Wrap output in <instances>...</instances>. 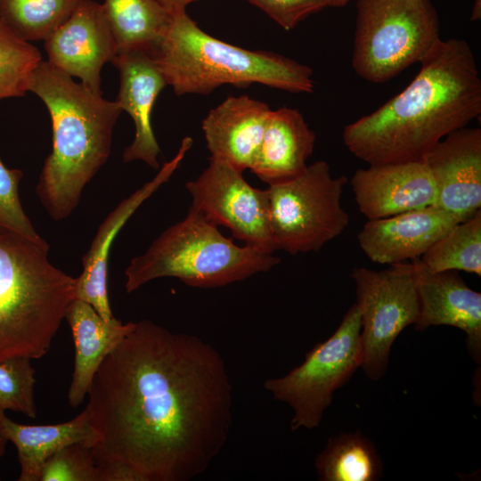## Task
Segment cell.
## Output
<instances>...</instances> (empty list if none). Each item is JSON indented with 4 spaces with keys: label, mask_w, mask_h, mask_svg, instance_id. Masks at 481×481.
<instances>
[{
    "label": "cell",
    "mask_w": 481,
    "mask_h": 481,
    "mask_svg": "<svg viewBox=\"0 0 481 481\" xmlns=\"http://www.w3.org/2000/svg\"><path fill=\"white\" fill-rule=\"evenodd\" d=\"M39 481H102L92 448L76 443L66 445L44 463Z\"/></svg>",
    "instance_id": "cell-29"
},
{
    "label": "cell",
    "mask_w": 481,
    "mask_h": 481,
    "mask_svg": "<svg viewBox=\"0 0 481 481\" xmlns=\"http://www.w3.org/2000/svg\"><path fill=\"white\" fill-rule=\"evenodd\" d=\"M351 185L368 220L436 205V188L424 161L370 165L357 169Z\"/></svg>",
    "instance_id": "cell-15"
},
{
    "label": "cell",
    "mask_w": 481,
    "mask_h": 481,
    "mask_svg": "<svg viewBox=\"0 0 481 481\" xmlns=\"http://www.w3.org/2000/svg\"><path fill=\"white\" fill-rule=\"evenodd\" d=\"M439 39L430 0H357L352 66L362 78L384 83L420 62Z\"/></svg>",
    "instance_id": "cell-7"
},
{
    "label": "cell",
    "mask_w": 481,
    "mask_h": 481,
    "mask_svg": "<svg viewBox=\"0 0 481 481\" xmlns=\"http://www.w3.org/2000/svg\"><path fill=\"white\" fill-rule=\"evenodd\" d=\"M362 361L361 318L355 304L336 331L313 347L300 365L285 376L266 379L264 387L293 410L292 431L313 429L320 425L334 391L349 380Z\"/></svg>",
    "instance_id": "cell-9"
},
{
    "label": "cell",
    "mask_w": 481,
    "mask_h": 481,
    "mask_svg": "<svg viewBox=\"0 0 481 481\" xmlns=\"http://www.w3.org/2000/svg\"><path fill=\"white\" fill-rule=\"evenodd\" d=\"M49 245L0 229V361L50 349L76 278L51 264Z\"/></svg>",
    "instance_id": "cell-5"
},
{
    "label": "cell",
    "mask_w": 481,
    "mask_h": 481,
    "mask_svg": "<svg viewBox=\"0 0 481 481\" xmlns=\"http://www.w3.org/2000/svg\"><path fill=\"white\" fill-rule=\"evenodd\" d=\"M119 71L120 86L116 102L134 120V141L123 151V161L142 160L159 169L161 152L151 126V111L167 82L152 55L145 51L116 54L111 61Z\"/></svg>",
    "instance_id": "cell-18"
},
{
    "label": "cell",
    "mask_w": 481,
    "mask_h": 481,
    "mask_svg": "<svg viewBox=\"0 0 481 481\" xmlns=\"http://www.w3.org/2000/svg\"><path fill=\"white\" fill-rule=\"evenodd\" d=\"M175 94H208L223 85L257 83L291 92L312 93L313 70L283 55L247 50L216 38L185 11L171 22L151 53Z\"/></svg>",
    "instance_id": "cell-4"
},
{
    "label": "cell",
    "mask_w": 481,
    "mask_h": 481,
    "mask_svg": "<svg viewBox=\"0 0 481 481\" xmlns=\"http://www.w3.org/2000/svg\"><path fill=\"white\" fill-rule=\"evenodd\" d=\"M347 183L333 177L329 164L318 160L298 176L266 188L269 219L276 250L291 255L320 250L346 228L349 216L341 205Z\"/></svg>",
    "instance_id": "cell-8"
},
{
    "label": "cell",
    "mask_w": 481,
    "mask_h": 481,
    "mask_svg": "<svg viewBox=\"0 0 481 481\" xmlns=\"http://www.w3.org/2000/svg\"><path fill=\"white\" fill-rule=\"evenodd\" d=\"M45 49L53 66L77 77L89 90L102 94V68L117 54L102 4L82 0L69 18L45 40Z\"/></svg>",
    "instance_id": "cell-12"
},
{
    "label": "cell",
    "mask_w": 481,
    "mask_h": 481,
    "mask_svg": "<svg viewBox=\"0 0 481 481\" xmlns=\"http://www.w3.org/2000/svg\"><path fill=\"white\" fill-rule=\"evenodd\" d=\"M280 263L273 253L234 244L201 214L189 209L182 221L167 228L134 257L125 271V289L135 291L164 277L195 288H216L267 272Z\"/></svg>",
    "instance_id": "cell-6"
},
{
    "label": "cell",
    "mask_w": 481,
    "mask_h": 481,
    "mask_svg": "<svg viewBox=\"0 0 481 481\" xmlns=\"http://www.w3.org/2000/svg\"><path fill=\"white\" fill-rule=\"evenodd\" d=\"M28 91L46 106L53 129L36 192L55 221L69 216L83 189L107 161L112 131L122 111L118 103L94 93L47 61L32 71Z\"/></svg>",
    "instance_id": "cell-3"
},
{
    "label": "cell",
    "mask_w": 481,
    "mask_h": 481,
    "mask_svg": "<svg viewBox=\"0 0 481 481\" xmlns=\"http://www.w3.org/2000/svg\"><path fill=\"white\" fill-rule=\"evenodd\" d=\"M436 188V205L462 221L481 207V129L462 127L424 157Z\"/></svg>",
    "instance_id": "cell-13"
},
{
    "label": "cell",
    "mask_w": 481,
    "mask_h": 481,
    "mask_svg": "<svg viewBox=\"0 0 481 481\" xmlns=\"http://www.w3.org/2000/svg\"><path fill=\"white\" fill-rule=\"evenodd\" d=\"M192 145V139L189 136L184 137L177 153L162 166L155 177L123 200L108 215L99 226L90 249L83 257V271L76 278L74 299L90 304L106 321L114 318L107 291V270L111 245L136 209L169 180Z\"/></svg>",
    "instance_id": "cell-17"
},
{
    "label": "cell",
    "mask_w": 481,
    "mask_h": 481,
    "mask_svg": "<svg viewBox=\"0 0 481 481\" xmlns=\"http://www.w3.org/2000/svg\"><path fill=\"white\" fill-rule=\"evenodd\" d=\"M342 6L346 5L348 0H340Z\"/></svg>",
    "instance_id": "cell-35"
},
{
    "label": "cell",
    "mask_w": 481,
    "mask_h": 481,
    "mask_svg": "<svg viewBox=\"0 0 481 481\" xmlns=\"http://www.w3.org/2000/svg\"><path fill=\"white\" fill-rule=\"evenodd\" d=\"M457 216L436 205L368 220L357 235L361 249L374 263L393 265L420 258L454 225Z\"/></svg>",
    "instance_id": "cell-16"
},
{
    "label": "cell",
    "mask_w": 481,
    "mask_h": 481,
    "mask_svg": "<svg viewBox=\"0 0 481 481\" xmlns=\"http://www.w3.org/2000/svg\"><path fill=\"white\" fill-rule=\"evenodd\" d=\"M8 440L0 429V458L4 455ZM1 479V477H0Z\"/></svg>",
    "instance_id": "cell-34"
},
{
    "label": "cell",
    "mask_w": 481,
    "mask_h": 481,
    "mask_svg": "<svg viewBox=\"0 0 481 481\" xmlns=\"http://www.w3.org/2000/svg\"><path fill=\"white\" fill-rule=\"evenodd\" d=\"M171 15L185 11L186 6L197 0H154Z\"/></svg>",
    "instance_id": "cell-32"
},
{
    "label": "cell",
    "mask_w": 481,
    "mask_h": 481,
    "mask_svg": "<svg viewBox=\"0 0 481 481\" xmlns=\"http://www.w3.org/2000/svg\"><path fill=\"white\" fill-rule=\"evenodd\" d=\"M261 9L285 30L294 29L309 15L326 7H341L340 0H247Z\"/></svg>",
    "instance_id": "cell-31"
},
{
    "label": "cell",
    "mask_w": 481,
    "mask_h": 481,
    "mask_svg": "<svg viewBox=\"0 0 481 481\" xmlns=\"http://www.w3.org/2000/svg\"><path fill=\"white\" fill-rule=\"evenodd\" d=\"M102 4L117 54L151 53L172 20V15L154 0H105Z\"/></svg>",
    "instance_id": "cell-23"
},
{
    "label": "cell",
    "mask_w": 481,
    "mask_h": 481,
    "mask_svg": "<svg viewBox=\"0 0 481 481\" xmlns=\"http://www.w3.org/2000/svg\"><path fill=\"white\" fill-rule=\"evenodd\" d=\"M86 408L102 481H189L207 470L232 425V386L212 345L149 320L106 356Z\"/></svg>",
    "instance_id": "cell-1"
},
{
    "label": "cell",
    "mask_w": 481,
    "mask_h": 481,
    "mask_svg": "<svg viewBox=\"0 0 481 481\" xmlns=\"http://www.w3.org/2000/svg\"><path fill=\"white\" fill-rule=\"evenodd\" d=\"M82 0H0V18L21 39H47Z\"/></svg>",
    "instance_id": "cell-26"
},
{
    "label": "cell",
    "mask_w": 481,
    "mask_h": 481,
    "mask_svg": "<svg viewBox=\"0 0 481 481\" xmlns=\"http://www.w3.org/2000/svg\"><path fill=\"white\" fill-rule=\"evenodd\" d=\"M0 429L16 447L19 481H39L45 461L62 447L79 443L92 448L99 439L86 408L71 420L53 425L16 423L0 411Z\"/></svg>",
    "instance_id": "cell-22"
},
{
    "label": "cell",
    "mask_w": 481,
    "mask_h": 481,
    "mask_svg": "<svg viewBox=\"0 0 481 481\" xmlns=\"http://www.w3.org/2000/svg\"><path fill=\"white\" fill-rule=\"evenodd\" d=\"M420 259L433 271H464L481 276V211L460 222Z\"/></svg>",
    "instance_id": "cell-25"
},
{
    "label": "cell",
    "mask_w": 481,
    "mask_h": 481,
    "mask_svg": "<svg viewBox=\"0 0 481 481\" xmlns=\"http://www.w3.org/2000/svg\"><path fill=\"white\" fill-rule=\"evenodd\" d=\"M22 176L20 169L8 168L0 158V229L41 240L21 206L19 184Z\"/></svg>",
    "instance_id": "cell-30"
},
{
    "label": "cell",
    "mask_w": 481,
    "mask_h": 481,
    "mask_svg": "<svg viewBox=\"0 0 481 481\" xmlns=\"http://www.w3.org/2000/svg\"><path fill=\"white\" fill-rule=\"evenodd\" d=\"M271 109L248 95L229 96L202 121L210 157L244 171L252 167Z\"/></svg>",
    "instance_id": "cell-19"
},
{
    "label": "cell",
    "mask_w": 481,
    "mask_h": 481,
    "mask_svg": "<svg viewBox=\"0 0 481 481\" xmlns=\"http://www.w3.org/2000/svg\"><path fill=\"white\" fill-rule=\"evenodd\" d=\"M315 468L322 481H374L382 463L372 444L361 434H341L329 440Z\"/></svg>",
    "instance_id": "cell-24"
},
{
    "label": "cell",
    "mask_w": 481,
    "mask_h": 481,
    "mask_svg": "<svg viewBox=\"0 0 481 481\" xmlns=\"http://www.w3.org/2000/svg\"><path fill=\"white\" fill-rule=\"evenodd\" d=\"M388 265L380 271L356 267L351 273L361 318V366L371 379L384 375L395 339L419 317L411 261Z\"/></svg>",
    "instance_id": "cell-10"
},
{
    "label": "cell",
    "mask_w": 481,
    "mask_h": 481,
    "mask_svg": "<svg viewBox=\"0 0 481 481\" xmlns=\"http://www.w3.org/2000/svg\"><path fill=\"white\" fill-rule=\"evenodd\" d=\"M31 359L14 357L0 361V411L11 410L37 417L35 369Z\"/></svg>",
    "instance_id": "cell-28"
},
{
    "label": "cell",
    "mask_w": 481,
    "mask_h": 481,
    "mask_svg": "<svg viewBox=\"0 0 481 481\" xmlns=\"http://www.w3.org/2000/svg\"><path fill=\"white\" fill-rule=\"evenodd\" d=\"M419 300L418 330L449 325L463 330L471 357L481 358V294L467 286L458 271H433L420 258L411 260Z\"/></svg>",
    "instance_id": "cell-14"
},
{
    "label": "cell",
    "mask_w": 481,
    "mask_h": 481,
    "mask_svg": "<svg viewBox=\"0 0 481 481\" xmlns=\"http://www.w3.org/2000/svg\"><path fill=\"white\" fill-rule=\"evenodd\" d=\"M41 61L37 48L18 37L0 18V99L23 96Z\"/></svg>",
    "instance_id": "cell-27"
},
{
    "label": "cell",
    "mask_w": 481,
    "mask_h": 481,
    "mask_svg": "<svg viewBox=\"0 0 481 481\" xmlns=\"http://www.w3.org/2000/svg\"><path fill=\"white\" fill-rule=\"evenodd\" d=\"M397 95L343 130L347 150L369 165L423 161L444 137L481 114V77L464 39H439Z\"/></svg>",
    "instance_id": "cell-2"
},
{
    "label": "cell",
    "mask_w": 481,
    "mask_h": 481,
    "mask_svg": "<svg viewBox=\"0 0 481 481\" xmlns=\"http://www.w3.org/2000/svg\"><path fill=\"white\" fill-rule=\"evenodd\" d=\"M64 319L70 327L75 346L68 402L77 408L87 395L102 361L131 331L135 322L124 324L115 317L106 321L90 304L76 298L69 303Z\"/></svg>",
    "instance_id": "cell-20"
},
{
    "label": "cell",
    "mask_w": 481,
    "mask_h": 481,
    "mask_svg": "<svg viewBox=\"0 0 481 481\" xmlns=\"http://www.w3.org/2000/svg\"><path fill=\"white\" fill-rule=\"evenodd\" d=\"M314 143L315 134L299 110H272L250 170L268 185L289 181L306 168Z\"/></svg>",
    "instance_id": "cell-21"
},
{
    "label": "cell",
    "mask_w": 481,
    "mask_h": 481,
    "mask_svg": "<svg viewBox=\"0 0 481 481\" xmlns=\"http://www.w3.org/2000/svg\"><path fill=\"white\" fill-rule=\"evenodd\" d=\"M481 17V0H475L471 20H479Z\"/></svg>",
    "instance_id": "cell-33"
},
{
    "label": "cell",
    "mask_w": 481,
    "mask_h": 481,
    "mask_svg": "<svg viewBox=\"0 0 481 481\" xmlns=\"http://www.w3.org/2000/svg\"><path fill=\"white\" fill-rule=\"evenodd\" d=\"M185 188L192 197L190 209L216 226L227 227L234 238L249 247L266 253L276 250L266 189L251 186L242 171L210 157L207 168L187 182Z\"/></svg>",
    "instance_id": "cell-11"
}]
</instances>
